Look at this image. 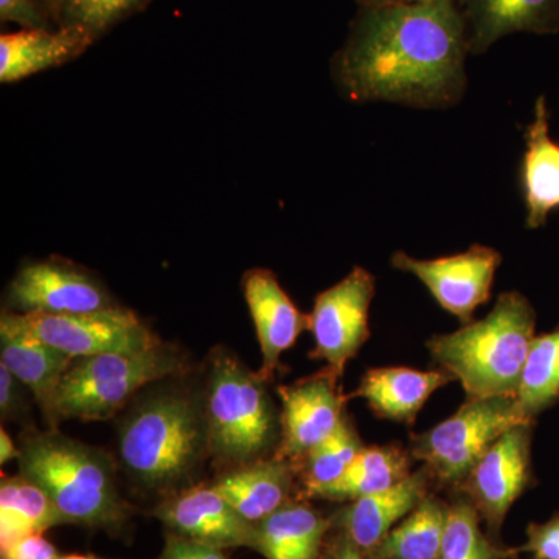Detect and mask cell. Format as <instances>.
I'll return each mask as SVG.
<instances>
[{"label":"cell","mask_w":559,"mask_h":559,"mask_svg":"<svg viewBox=\"0 0 559 559\" xmlns=\"http://www.w3.org/2000/svg\"><path fill=\"white\" fill-rule=\"evenodd\" d=\"M520 554V549L496 546L484 535L479 511L468 498H460L448 506L439 559H514Z\"/></svg>","instance_id":"obj_29"},{"label":"cell","mask_w":559,"mask_h":559,"mask_svg":"<svg viewBox=\"0 0 559 559\" xmlns=\"http://www.w3.org/2000/svg\"><path fill=\"white\" fill-rule=\"evenodd\" d=\"M0 326L31 334L72 358L148 352L164 342L128 308L84 314H21L3 310Z\"/></svg>","instance_id":"obj_8"},{"label":"cell","mask_w":559,"mask_h":559,"mask_svg":"<svg viewBox=\"0 0 559 559\" xmlns=\"http://www.w3.org/2000/svg\"><path fill=\"white\" fill-rule=\"evenodd\" d=\"M518 400L533 421L559 400V329L533 341Z\"/></svg>","instance_id":"obj_28"},{"label":"cell","mask_w":559,"mask_h":559,"mask_svg":"<svg viewBox=\"0 0 559 559\" xmlns=\"http://www.w3.org/2000/svg\"><path fill=\"white\" fill-rule=\"evenodd\" d=\"M412 459L411 451L399 444L364 447L347 473L326 489L320 499L352 502L364 496L385 491L411 476Z\"/></svg>","instance_id":"obj_25"},{"label":"cell","mask_w":559,"mask_h":559,"mask_svg":"<svg viewBox=\"0 0 559 559\" xmlns=\"http://www.w3.org/2000/svg\"><path fill=\"white\" fill-rule=\"evenodd\" d=\"M549 108L546 97L535 106V119L525 128L520 183L528 229H538L559 210V142L550 138Z\"/></svg>","instance_id":"obj_19"},{"label":"cell","mask_w":559,"mask_h":559,"mask_svg":"<svg viewBox=\"0 0 559 559\" xmlns=\"http://www.w3.org/2000/svg\"><path fill=\"white\" fill-rule=\"evenodd\" d=\"M533 423L518 396L468 399L452 417L412 437L409 451L423 463L433 484L459 488L507 430Z\"/></svg>","instance_id":"obj_7"},{"label":"cell","mask_w":559,"mask_h":559,"mask_svg":"<svg viewBox=\"0 0 559 559\" xmlns=\"http://www.w3.org/2000/svg\"><path fill=\"white\" fill-rule=\"evenodd\" d=\"M430 484L433 481L428 471H415L395 487L352 500L336 514L333 524L369 557L389 535L390 530L400 524L429 495Z\"/></svg>","instance_id":"obj_16"},{"label":"cell","mask_w":559,"mask_h":559,"mask_svg":"<svg viewBox=\"0 0 559 559\" xmlns=\"http://www.w3.org/2000/svg\"><path fill=\"white\" fill-rule=\"evenodd\" d=\"M153 514L171 533L216 549H250L252 543L253 524L246 521L212 485L175 492L162 500Z\"/></svg>","instance_id":"obj_14"},{"label":"cell","mask_w":559,"mask_h":559,"mask_svg":"<svg viewBox=\"0 0 559 559\" xmlns=\"http://www.w3.org/2000/svg\"><path fill=\"white\" fill-rule=\"evenodd\" d=\"M186 369V358L167 344L132 355L109 353L75 358L44 417L53 429L61 419L105 421L130 406L143 389L180 377Z\"/></svg>","instance_id":"obj_6"},{"label":"cell","mask_w":559,"mask_h":559,"mask_svg":"<svg viewBox=\"0 0 559 559\" xmlns=\"http://www.w3.org/2000/svg\"><path fill=\"white\" fill-rule=\"evenodd\" d=\"M60 559H106V558L95 557V555H66V557H61Z\"/></svg>","instance_id":"obj_40"},{"label":"cell","mask_w":559,"mask_h":559,"mask_svg":"<svg viewBox=\"0 0 559 559\" xmlns=\"http://www.w3.org/2000/svg\"><path fill=\"white\" fill-rule=\"evenodd\" d=\"M521 551H528L533 559H559V514L544 524H530L527 543Z\"/></svg>","instance_id":"obj_31"},{"label":"cell","mask_w":559,"mask_h":559,"mask_svg":"<svg viewBox=\"0 0 559 559\" xmlns=\"http://www.w3.org/2000/svg\"><path fill=\"white\" fill-rule=\"evenodd\" d=\"M360 9H378V7L403 5V3L419 2V0H356Z\"/></svg>","instance_id":"obj_39"},{"label":"cell","mask_w":559,"mask_h":559,"mask_svg":"<svg viewBox=\"0 0 559 559\" xmlns=\"http://www.w3.org/2000/svg\"><path fill=\"white\" fill-rule=\"evenodd\" d=\"M469 53H485L513 33L557 35L559 0H457Z\"/></svg>","instance_id":"obj_18"},{"label":"cell","mask_w":559,"mask_h":559,"mask_svg":"<svg viewBox=\"0 0 559 559\" xmlns=\"http://www.w3.org/2000/svg\"><path fill=\"white\" fill-rule=\"evenodd\" d=\"M43 13L50 21L57 22L58 27L64 25L73 9L79 5L80 0H35Z\"/></svg>","instance_id":"obj_36"},{"label":"cell","mask_w":559,"mask_h":559,"mask_svg":"<svg viewBox=\"0 0 559 559\" xmlns=\"http://www.w3.org/2000/svg\"><path fill=\"white\" fill-rule=\"evenodd\" d=\"M330 557L333 559H366V555L344 533H341L331 546Z\"/></svg>","instance_id":"obj_37"},{"label":"cell","mask_w":559,"mask_h":559,"mask_svg":"<svg viewBox=\"0 0 559 559\" xmlns=\"http://www.w3.org/2000/svg\"><path fill=\"white\" fill-rule=\"evenodd\" d=\"M57 547L44 536L28 535L0 547V559H60Z\"/></svg>","instance_id":"obj_33"},{"label":"cell","mask_w":559,"mask_h":559,"mask_svg":"<svg viewBox=\"0 0 559 559\" xmlns=\"http://www.w3.org/2000/svg\"><path fill=\"white\" fill-rule=\"evenodd\" d=\"M17 457H20V448L11 440L9 432L2 428V430H0V463L5 465L10 460Z\"/></svg>","instance_id":"obj_38"},{"label":"cell","mask_w":559,"mask_h":559,"mask_svg":"<svg viewBox=\"0 0 559 559\" xmlns=\"http://www.w3.org/2000/svg\"><path fill=\"white\" fill-rule=\"evenodd\" d=\"M267 382L226 349L213 353L204 411L210 457L221 468L270 459L277 451L282 426Z\"/></svg>","instance_id":"obj_5"},{"label":"cell","mask_w":559,"mask_h":559,"mask_svg":"<svg viewBox=\"0 0 559 559\" xmlns=\"http://www.w3.org/2000/svg\"><path fill=\"white\" fill-rule=\"evenodd\" d=\"M451 381L454 380L444 371L378 367L366 371L348 399L366 401L377 417L414 425L426 401Z\"/></svg>","instance_id":"obj_20"},{"label":"cell","mask_w":559,"mask_h":559,"mask_svg":"<svg viewBox=\"0 0 559 559\" xmlns=\"http://www.w3.org/2000/svg\"><path fill=\"white\" fill-rule=\"evenodd\" d=\"M341 378L330 369L278 388L282 399L280 443L274 457L296 468L318 444L329 439L345 417Z\"/></svg>","instance_id":"obj_13"},{"label":"cell","mask_w":559,"mask_h":559,"mask_svg":"<svg viewBox=\"0 0 559 559\" xmlns=\"http://www.w3.org/2000/svg\"><path fill=\"white\" fill-rule=\"evenodd\" d=\"M377 280L364 267L352 272L314 300L310 330L314 337L312 359H322L326 369L342 378L348 360L370 340V307Z\"/></svg>","instance_id":"obj_9"},{"label":"cell","mask_w":559,"mask_h":559,"mask_svg":"<svg viewBox=\"0 0 559 559\" xmlns=\"http://www.w3.org/2000/svg\"><path fill=\"white\" fill-rule=\"evenodd\" d=\"M157 559H229L226 551L186 538V536L168 533L164 550Z\"/></svg>","instance_id":"obj_32"},{"label":"cell","mask_w":559,"mask_h":559,"mask_svg":"<svg viewBox=\"0 0 559 559\" xmlns=\"http://www.w3.org/2000/svg\"><path fill=\"white\" fill-rule=\"evenodd\" d=\"M362 450L364 444L358 430L345 415L329 439L318 444L297 466L300 468L301 480L308 495L320 498L347 473L353 460L358 457Z\"/></svg>","instance_id":"obj_27"},{"label":"cell","mask_w":559,"mask_h":559,"mask_svg":"<svg viewBox=\"0 0 559 559\" xmlns=\"http://www.w3.org/2000/svg\"><path fill=\"white\" fill-rule=\"evenodd\" d=\"M536 312L516 290L500 294L487 318L430 337L441 371L459 381L468 399L518 396L535 341Z\"/></svg>","instance_id":"obj_4"},{"label":"cell","mask_w":559,"mask_h":559,"mask_svg":"<svg viewBox=\"0 0 559 559\" xmlns=\"http://www.w3.org/2000/svg\"><path fill=\"white\" fill-rule=\"evenodd\" d=\"M320 559H333V558H331L330 555H329V557H323V558H320Z\"/></svg>","instance_id":"obj_41"},{"label":"cell","mask_w":559,"mask_h":559,"mask_svg":"<svg viewBox=\"0 0 559 559\" xmlns=\"http://www.w3.org/2000/svg\"><path fill=\"white\" fill-rule=\"evenodd\" d=\"M9 311L21 314H84L121 305L97 275L72 261H31L17 271L7 289Z\"/></svg>","instance_id":"obj_10"},{"label":"cell","mask_w":559,"mask_h":559,"mask_svg":"<svg viewBox=\"0 0 559 559\" xmlns=\"http://www.w3.org/2000/svg\"><path fill=\"white\" fill-rule=\"evenodd\" d=\"M73 359L31 334L0 326V364L31 390L44 415Z\"/></svg>","instance_id":"obj_23"},{"label":"cell","mask_w":559,"mask_h":559,"mask_svg":"<svg viewBox=\"0 0 559 559\" xmlns=\"http://www.w3.org/2000/svg\"><path fill=\"white\" fill-rule=\"evenodd\" d=\"M293 480L294 466L272 455L270 459L224 471L212 487L246 521L257 524L289 502Z\"/></svg>","instance_id":"obj_21"},{"label":"cell","mask_w":559,"mask_h":559,"mask_svg":"<svg viewBox=\"0 0 559 559\" xmlns=\"http://www.w3.org/2000/svg\"><path fill=\"white\" fill-rule=\"evenodd\" d=\"M465 20L457 0L360 9L331 69L344 97L447 109L466 91Z\"/></svg>","instance_id":"obj_1"},{"label":"cell","mask_w":559,"mask_h":559,"mask_svg":"<svg viewBox=\"0 0 559 559\" xmlns=\"http://www.w3.org/2000/svg\"><path fill=\"white\" fill-rule=\"evenodd\" d=\"M333 521L304 502L282 509L253 524L250 549L266 559H319L320 547Z\"/></svg>","instance_id":"obj_22"},{"label":"cell","mask_w":559,"mask_h":559,"mask_svg":"<svg viewBox=\"0 0 559 559\" xmlns=\"http://www.w3.org/2000/svg\"><path fill=\"white\" fill-rule=\"evenodd\" d=\"M532 426L507 430L459 485V491L476 507L495 535L500 532L511 506L532 487Z\"/></svg>","instance_id":"obj_12"},{"label":"cell","mask_w":559,"mask_h":559,"mask_svg":"<svg viewBox=\"0 0 559 559\" xmlns=\"http://www.w3.org/2000/svg\"><path fill=\"white\" fill-rule=\"evenodd\" d=\"M0 21L14 22L22 28H49V17L35 0H0Z\"/></svg>","instance_id":"obj_34"},{"label":"cell","mask_w":559,"mask_h":559,"mask_svg":"<svg viewBox=\"0 0 559 559\" xmlns=\"http://www.w3.org/2000/svg\"><path fill=\"white\" fill-rule=\"evenodd\" d=\"M16 377L5 366L0 364V415L2 421L21 417L25 412L24 389Z\"/></svg>","instance_id":"obj_35"},{"label":"cell","mask_w":559,"mask_h":559,"mask_svg":"<svg viewBox=\"0 0 559 559\" xmlns=\"http://www.w3.org/2000/svg\"><path fill=\"white\" fill-rule=\"evenodd\" d=\"M448 506L436 496H426L414 510L390 530L370 559H439Z\"/></svg>","instance_id":"obj_26"},{"label":"cell","mask_w":559,"mask_h":559,"mask_svg":"<svg viewBox=\"0 0 559 559\" xmlns=\"http://www.w3.org/2000/svg\"><path fill=\"white\" fill-rule=\"evenodd\" d=\"M94 33L80 24L49 28H22L0 36V81L14 83L43 70L76 60L95 43Z\"/></svg>","instance_id":"obj_17"},{"label":"cell","mask_w":559,"mask_h":559,"mask_svg":"<svg viewBox=\"0 0 559 559\" xmlns=\"http://www.w3.org/2000/svg\"><path fill=\"white\" fill-rule=\"evenodd\" d=\"M148 2L150 0H80L66 24L84 25L98 39L114 25L145 9Z\"/></svg>","instance_id":"obj_30"},{"label":"cell","mask_w":559,"mask_h":559,"mask_svg":"<svg viewBox=\"0 0 559 559\" xmlns=\"http://www.w3.org/2000/svg\"><path fill=\"white\" fill-rule=\"evenodd\" d=\"M120 419V465L150 491H182L210 457L204 393L160 385L131 401Z\"/></svg>","instance_id":"obj_2"},{"label":"cell","mask_w":559,"mask_h":559,"mask_svg":"<svg viewBox=\"0 0 559 559\" xmlns=\"http://www.w3.org/2000/svg\"><path fill=\"white\" fill-rule=\"evenodd\" d=\"M242 293L263 355L259 373L271 381L283 353L293 348L300 334L310 329V318L294 305L270 270L255 267L246 272Z\"/></svg>","instance_id":"obj_15"},{"label":"cell","mask_w":559,"mask_h":559,"mask_svg":"<svg viewBox=\"0 0 559 559\" xmlns=\"http://www.w3.org/2000/svg\"><path fill=\"white\" fill-rule=\"evenodd\" d=\"M20 474L38 485L68 524L119 530L127 506L117 485V463L108 451L70 439L57 429L21 437Z\"/></svg>","instance_id":"obj_3"},{"label":"cell","mask_w":559,"mask_h":559,"mask_svg":"<svg viewBox=\"0 0 559 559\" xmlns=\"http://www.w3.org/2000/svg\"><path fill=\"white\" fill-rule=\"evenodd\" d=\"M390 263L395 270L415 275L444 311L468 325L474 311L491 296L502 257L488 246L474 245L457 255L433 260H418L406 252H396Z\"/></svg>","instance_id":"obj_11"},{"label":"cell","mask_w":559,"mask_h":559,"mask_svg":"<svg viewBox=\"0 0 559 559\" xmlns=\"http://www.w3.org/2000/svg\"><path fill=\"white\" fill-rule=\"evenodd\" d=\"M68 524L49 496L24 476L2 477L0 484V547Z\"/></svg>","instance_id":"obj_24"}]
</instances>
